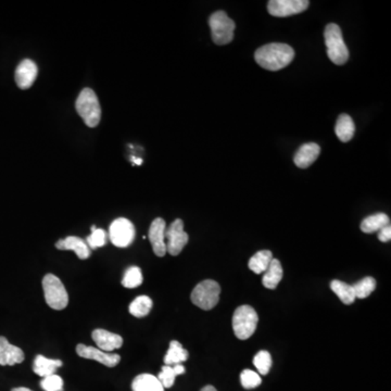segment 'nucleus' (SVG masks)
<instances>
[{"instance_id":"obj_3","label":"nucleus","mask_w":391,"mask_h":391,"mask_svg":"<svg viewBox=\"0 0 391 391\" xmlns=\"http://www.w3.org/2000/svg\"><path fill=\"white\" fill-rule=\"evenodd\" d=\"M325 45L332 63L343 66L349 59V50L343 41V33L335 23L328 24L324 31Z\"/></svg>"},{"instance_id":"obj_32","label":"nucleus","mask_w":391,"mask_h":391,"mask_svg":"<svg viewBox=\"0 0 391 391\" xmlns=\"http://www.w3.org/2000/svg\"><path fill=\"white\" fill-rule=\"evenodd\" d=\"M241 383L243 388L253 389L260 386L262 379L257 372L245 370L241 375Z\"/></svg>"},{"instance_id":"obj_2","label":"nucleus","mask_w":391,"mask_h":391,"mask_svg":"<svg viewBox=\"0 0 391 391\" xmlns=\"http://www.w3.org/2000/svg\"><path fill=\"white\" fill-rule=\"evenodd\" d=\"M77 113L88 128H96L101 119V108L94 90L84 88L75 103Z\"/></svg>"},{"instance_id":"obj_14","label":"nucleus","mask_w":391,"mask_h":391,"mask_svg":"<svg viewBox=\"0 0 391 391\" xmlns=\"http://www.w3.org/2000/svg\"><path fill=\"white\" fill-rule=\"evenodd\" d=\"M92 337L96 345H98V349L105 352H111V351L120 349L123 345V338L120 335L109 332V330H101V328L94 330Z\"/></svg>"},{"instance_id":"obj_33","label":"nucleus","mask_w":391,"mask_h":391,"mask_svg":"<svg viewBox=\"0 0 391 391\" xmlns=\"http://www.w3.org/2000/svg\"><path fill=\"white\" fill-rule=\"evenodd\" d=\"M63 379L57 374L47 376L41 381V387L45 391H63Z\"/></svg>"},{"instance_id":"obj_27","label":"nucleus","mask_w":391,"mask_h":391,"mask_svg":"<svg viewBox=\"0 0 391 391\" xmlns=\"http://www.w3.org/2000/svg\"><path fill=\"white\" fill-rule=\"evenodd\" d=\"M152 309V300L148 296H139L130 304V313L133 317H145Z\"/></svg>"},{"instance_id":"obj_6","label":"nucleus","mask_w":391,"mask_h":391,"mask_svg":"<svg viewBox=\"0 0 391 391\" xmlns=\"http://www.w3.org/2000/svg\"><path fill=\"white\" fill-rule=\"evenodd\" d=\"M221 287L212 279L201 281L192 292V302L196 307L209 311L220 301Z\"/></svg>"},{"instance_id":"obj_29","label":"nucleus","mask_w":391,"mask_h":391,"mask_svg":"<svg viewBox=\"0 0 391 391\" xmlns=\"http://www.w3.org/2000/svg\"><path fill=\"white\" fill-rule=\"evenodd\" d=\"M375 288L376 281L373 277H365L353 286L356 298H359V299H364L366 297L370 296L375 290Z\"/></svg>"},{"instance_id":"obj_26","label":"nucleus","mask_w":391,"mask_h":391,"mask_svg":"<svg viewBox=\"0 0 391 391\" xmlns=\"http://www.w3.org/2000/svg\"><path fill=\"white\" fill-rule=\"evenodd\" d=\"M330 289L337 294L338 298L345 304H352L356 301V294L354 289L351 285L345 284L343 281H332L330 283Z\"/></svg>"},{"instance_id":"obj_20","label":"nucleus","mask_w":391,"mask_h":391,"mask_svg":"<svg viewBox=\"0 0 391 391\" xmlns=\"http://www.w3.org/2000/svg\"><path fill=\"white\" fill-rule=\"evenodd\" d=\"M132 390L164 391V388L156 376L151 375V374H141L133 379Z\"/></svg>"},{"instance_id":"obj_17","label":"nucleus","mask_w":391,"mask_h":391,"mask_svg":"<svg viewBox=\"0 0 391 391\" xmlns=\"http://www.w3.org/2000/svg\"><path fill=\"white\" fill-rule=\"evenodd\" d=\"M321 152V147L315 143H304L297 151L294 161L300 169H307L311 164L314 163L315 160L319 158Z\"/></svg>"},{"instance_id":"obj_37","label":"nucleus","mask_w":391,"mask_h":391,"mask_svg":"<svg viewBox=\"0 0 391 391\" xmlns=\"http://www.w3.org/2000/svg\"><path fill=\"white\" fill-rule=\"evenodd\" d=\"M11 391H33L31 389L26 388V387H19V388H13Z\"/></svg>"},{"instance_id":"obj_5","label":"nucleus","mask_w":391,"mask_h":391,"mask_svg":"<svg viewBox=\"0 0 391 391\" xmlns=\"http://www.w3.org/2000/svg\"><path fill=\"white\" fill-rule=\"evenodd\" d=\"M259 317L256 310L250 305H241L233 315V330L238 339L245 340L253 335L258 326Z\"/></svg>"},{"instance_id":"obj_4","label":"nucleus","mask_w":391,"mask_h":391,"mask_svg":"<svg viewBox=\"0 0 391 391\" xmlns=\"http://www.w3.org/2000/svg\"><path fill=\"white\" fill-rule=\"evenodd\" d=\"M43 296L49 307L54 310L66 309L69 303V294L59 277L47 274L43 279Z\"/></svg>"},{"instance_id":"obj_16","label":"nucleus","mask_w":391,"mask_h":391,"mask_svg":"<svg viewBox=\"0 0 391 391\" xmlns=\"http://www.w3.org/2000/svg\"><path fill=\"white\" fill-rule=\"evenodd\" d=\"M56 248L59 249V250L74 251L77 253V258L81 259V260H86L92 254V251H90L86 241L82 238L77 237V236H69L64 239H60L59 241H57Z\"/></svg>"},{"instance_id":"obj_8","label":"nucleus","mask_w":391,"mask_h":391,"mask_svg":"<svg viewBox=\"0 0 391 391\" xmlns=\"http://www.w3.org/2000/svg\"><path fill=\"white\" fill-rule=\"evenodd\" d=\"M135 226L126 217H119L113 221L109 230L111 243L118 248H126L135 239Z\"/></svg>"},{"instance_id":"obj_1","label":"nucleus","mask_w":391,"mask_h":391,"mask_svg":"<svg viewBox=\"0 0 391 391\" xmlns=\"http://www.w3.org/2000/svg\"><path fill=\"white\" fill-rule=\"evenodd\" d=\"M294 49L283 43H268L260 47L254 54L257 63L269 71L284 69L294 60Z\"/></svg>"},{"instance_id":"obj_24","label":"nucleus","mask_w":391,"mask_h":391,"mask_svg":"<svg viewBox=\"0 0 391 391\" xmlns=\"http://www.w3.org/2000/svg\"><path fill=\"white\" fill-rule=\"evenodd\" d=\"M273 253L270 250H261L257 252L249 261V269L256 274H263L268 270L272 260Z\"/></svg>"},{"instance_id":"obj_11","label":"nucleus","mask_w":391,"mask_h":391,"mask_svg":"<svg viewBox=\"0 0 391 391\" xmlns=\"http://www.w3.org/2000/svg\"><path fill=\"white\" fill-rule=\"evenodd\" d=\"M77 353L81 358L97 361L107 368H114L120 363L121 361V357L117 353L105 352L98 348L90 347V345H83V343L77 345Z\"/></svg>"},{"instance_id":"obj_22","label":"nucleus","mask_w":391,"mask_h":391,"mask_svg":"<svg viewBox=\"0 0 391 391\" xmlns=\"http://www.w3.org/2000/svg\"><path fill=\"white\" fill-rule=\"evenodd\" d=\"M354 130H356V126L350 115L340 114L335 126L336 135L339 141L343 143L351 141L354 135Z\"/></svg>"},{"instance_id":"obj_7","label":"nucleus","mask_w":391,"mask_h":391,"mask_svg":"<svg viewBox=\"0 0 391 391\" xmlns=\"http://www.w3.org/2000/svg\"><path fill=\"white\" fill-rule=\"evenodd\" d=\"M210 28L213 41L217 45H226L233 41L235 22L224 11H217L210 17Z\"/></svg>"},{"instance_id":"obj_21","label":"nucleus","mask_w":391,"mask_h":391,"mask_svg":"<svg viewBox=\"0 0 391 391\" xmlns=\"http://www.w3.org/2000/svg\"><path fill=\"white\" fill-rule=\"evenodd\" d=\"M390 225V219L385 213H376L365 217L361 223V230L365 234H373L379 232L381 228Z\"/></svg>"},{"instance_id":"obj_19","label":"nucleus","mask_w":391,"mask_h":391,"mask_svg":"<svg viewBox=\"0 0 391 391\" xmlns=\"http://www.w3.org/2000/svg\"><path fill=\"white\" fill-rule=\"evenodd\" d=\"M263 274V279H262L263 286L268 289L277 288L281 283V279H283V274H284L283 266H281L279 260L273 259L269 268Z\"/></svg>"},{"instance_id":"obj_28","label":"nucleus","mask_w":391,"mask_h":391,"mask_svg":"<svg viewBox=\"0 0 391 391\" xmlns=\"http://www.w3.org/2000/svg\"><path fill=\"white\" fill-rule=\"evenodd\" d=\"M143 277L139 266H130L124 273L122 285L126 288H136L143 284Z\"/></svg>"},{"instance_id":"obj_15","label":"nucleus","mask_w":391,"mask_h":391,"mask_svg":"<svg viewBox=\"0 0 391 391\" xmlns=\"http://www.w3.org/2000/svg\"><path fill=\"white\" fill-rule=\"evenodd\" d=\"M23 361V350L11 345L7 338L0 336V365H16L22 363Z\"/></svg>"},{"instance_id":"obj_10","label":"nucleus","mask_w":391,"mask_h":391,"mask_svg":"<svg viewBox=\"0 0 391 391\" xmlns=\"http://www.w3.org/2000/svg\"><path fill=\"white\" fill-rule=\"evenodd\" d=\"M309 5L308 0H271L268 3V10L271 16L286 18L303 12Z\"/></svg>"},{"instance_id":"obj_31","label":"nucleus","mask_w":391,"mask_h":391,"mask_svg":"<svg viewBox=\"0 0 391 391\" xmlns=\"http://www.w3.org/2000/svg\"><path fill=\"white\" fill-rule=\"evenodd\" d=\"M108 235L105 230L101 228H96L92 230L88 237L86 238V243L90 249H97L107 243Z\"/></svg>"},{"instance_id":"obj_25","label":"nucleus","mask_w":391,"mask_h":391,"mask_svg":"<svg viewBox=\"0 0 391 391\" xmlns=\"http://www.w3.org/2000/svg\"><path fill=\"white\" fill-rule=\"evenodd\" d=\"M186 372L184 365L177 364V365H164L162 368L161 373L159 374L158 379L162 383L163 388H171L174 385V381L177 379V376L182 375Z\"/></svg>"},{"instance_id":"obj_30","label":"nucleus","mask_w":391,"mask_h":391,"mask_svg":"<svg viewBox=\"0 0 391 391\" xmlns=\"http://www.w3.org/2000/svg\"><path fill=\"white\" fill-rule=\"evenodd\" d=\"M253 365L256 366L259 374L268 375L272 368V357L268 351H260L253 358Z\"/></svg>"},{"instance_id":"obj_18","label":"nucleus","mask_w":391,"mask_h":391,"mask_svg":"<svg viewBox=\"0 0 391 391\" xmlns=\"http://www.w3.org/2000/svg\"><path fill=\"white\" fill-rule=\"evenodd\" d=\"M61 360H54V359H48L46 357H36L33 363V371L36 375L41 376L43 379L47 376L54 375L56 374L57 370L62 366Z\"/></svg>"},{"instance_id":"obj_9","label":"nucleus","mask_w":391,"mask_h":391,"mask_svg":"<svg viewBox=\"0 0 391 391\" xmlns=\"http://www.w3.org/2000/svg\"><path fill=\"white\" fill-rule=\"evenodd\" d=\"M188 241L190 237L184 230V222L181 219L174 221L170 228L166 230V252L171 256H179Z\"/></svg>"},{"instance_id":"obj_13","label":"nucleus","mask_w":391,"mask_h":391,"mask_svg":"<svg viewBox=\"0 0 391 391\" xmlns=\"http://www.w3.org/2000/svg\"><path fill=\"white\" fill-rule=\"evenodd\" d=\"M39 68L31 59H24L19 63L16 70V83L21 90H28L35 82Z\"/></svg>"},{"instance_id":"obj_23","label":"nucleus","mask_w":391,"mask_h":391,"mask_svg":"<svg viewBox=\"0 0 391 391\" xmlns=\"http://www.w3.org/2000/svg\"><path fill=\"white\" fill-rule=\"evenodd\" d=\"M188 351L183 348V345L177 341V340H172L170 343V348L166 357H164V363L166 365H177V364H182L185 361L188 360Z\"/></svg>"},{"instance_id":"obj_12","label":"nucleus","mask_w":391,"mask_h":391,"mask_svg":"<svg viewBox=\"0 0 391 391\" xmlns=\"http://www.w3.org/2000/svg\"><path fill=\"white\" fill-rule=\"evenodd\" d=\"M166 221L161 217H158L156 220L152 221L150 228H149V241H150L156 256L160 257V258L166 256Z\"/></svg>"},{"instance_id":"obj_34","label":"nucleus","mask_w":391,"mask_h":391,"mask_svg":"<svg viewBox=\"0 0 391 391\" xmlns=\"http://www.w3.org/2000/svg\"><path fill=\"white\" fill-rule=\"evenodd\" d=\"M379 239L381 243H387L390 241L391 239V226L388 225L386 228H381L379 232Z\"/></svg>"},{"instance_id":"obj_35","label":"nucleus","mask_w":391,"mask_h":391,"mask_svg":"<svg viewBox=\"0 0 391 391\" xmlns=\"http://www.w3.org/2000/svg\"><path fill=\"white\" fill-rule=\"evenodd\" d=\"M132 160H133V164H137V166H141V163H143V160H141V159L139 158H135V157H133V158H132Z\"/></svg>"},{"instance_id":"obj_36","label":"nucleus","mask_w":391,"mask_h":391,"mask_svg":"<svg viewBox=\"0 0 391 391\" xmlns=\"http://www.w3.org/2000/svg\"><path fill=\"white\" fill-rule=\"evenodd\" d=\"M200 391H217V389L214 388L213 386H205L201 389Z\"/></svg>"}]
</instances>
